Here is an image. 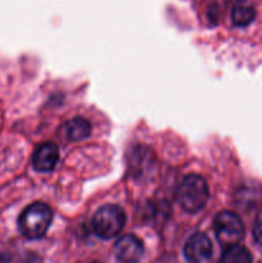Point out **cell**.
<instances>
[{
  "instance_id": "obj_1",
  "label": "cell",
  "mask_w": 262,
  "mask_h": 263,
  "mask_svg": "<svg viewBox=\"0 0 262 263\" xmlns=\"http://www.w3.org/2000/svg\"><path fill=\"white\" fill-rule=\"evenodd\" d=\"M53 220V212L45 203L36 202L23 210L18 220L21 234L27 239H40L48 231Z\"/></svg>"
},
{
  "instance_id": "obj_2",
  "label": "cell",
  "mask_w": 262,
  "mask_h": 263,
  "mask_svg": "<svg viewBox=\"0 0 262 263\" xmlns=\"http://www.w3.org/2000/svg\"><path fill=\"white\" fill-rule=\"evenodd\" d=\"M208 197V185L199 175H188L177 187V200L186 212H199L207 203Z\"/></svg>"
},
{
  "instance_id": "obj_3",
  "label": "cell",
  "mask_w": 262,
  "mask_h": 263,
  "mask_svg": "<svg viewBox=\"0 0 262 263\" xmlns=\"http://www.w3.org/2000/svg\"><path fill=\"white\" fill-rule=\"evenodd\" d=\"M126 222L125 212L116 204L100 207L92 217V229L102 239H112L122 231Z\"/></svg>"
},
{
  "instance_id": "obj_4",
  "label": "cell",
  "mask_w": 262,
  "mask_h": 263,
  "mask_svg": "<svg viewBox=\"0 0 262 263\" xmlns=\"http://www.w3.org/2000/svg\"><path fill=\"white\" fill-rule=\"evenodd\" d=\"M216 238L218 243L223 247L236 246L244 236V226L240 217L231 211H222L217 213L213 220Z\"/></svg>"
},
{
  "instance_id": "obj_5",
  "label": "cell",
  "mask_w": 262,
  "mask_h": 263,
  "mask_svg": "<svg viewBox=\"0 0 262 263\" xmlns=\"http://www.w3.org/2000/svg\"><path fill=\"white\" fill-rule=\"evenodd\" d=\"M211 254H212V244L205 234H194L185 243L184 256L189 263H203L208 261Z\"/></svg>"
},
{
  "instance_id": "obj_6",
  "label": "cell",
  "mask_w": 262,
  "mask_h": 263,
  "mask_svg": "<svg viewBox=\"0 0 262 263\" xmlns=\"http://www.w3.org/2000/svg\"><path fill=\"white\" fill-rule=\"evenodd\" d=\"M116 258L121 263H138L143 256V244L136 236L125 235L118 239L115 244Z\"/></svg>"
},
{
  "instance_id": "obj_7",
  "label": "cell",
  "mask_w": 262,
  "mask_h": 263,
  "mask_svg": "<svg viewBox=\"0 0 262 263\" xmlns=\"http://www.w3.org/2000/svg\"><path fill=\"white\" fill-rule=\"evenodd\" d=\"M59 159L58 146L51 141H45L35 149L32 156V164L36 171L49 172L57 166Z\"/></svg>"
},
{
  "instance_id": "obj_8",
  "label": "cell",
  "mask_w": 262,
  "mask_h": 263,
  "mask_svg": "<svg viewBox=\"0 0 262 263\" xmlns=\"http://www.w3.org/2000/svg\"><path fill=\"white\" fill-rule=\"evenodd\" d=\"M256 9L251 0H238L231 10V21L238 27H246L253 22Z\"/></svg>"
},
{
  "instance_id": "obj_9",
  "label": "cell",
  "mask_w": 262,
  "mask_h": 263,
  "mask_svg": "<svg viewBox=\"0 0 262 263\" xmlns=\"http://www.w3.org/2000/svg\"><path fill=\"white\" fill-rule=\"evenodd\" d=\"M66 134L72 141H81L89 138L91 134V125L82 117H74L69 120L64 126Z\"/></svg>"
},
{
  "instance_id": "obj_10",
  "label": "cell",
  "mask_w": 262,
  "mask_h": 263,
  "mask_svg": "<svg viewBox=\"0 0 262 263\" xmlns=\"http://www.w3.org/2000/svg\"><path fill=\"white\" fill-rule=\"evenodd\" d=\"M221 263H252V254L248 249L236 244L225 248Z\"/></svg>"
},
{
  "instance_id": "obj_11",
  "label": "cell",
  "mask_w": 262,
  "mask_h": 263,
  "mask_svg": "<svg viewBox=\"0 0 262 263\" xmlns=\"http://www.w3.org/2000/svg\"><path fill=\"white\" fill-rule=\"evenodd\" d=\"M253 238L257 244L262 246V210L257 215L253 225Z\"/></svg>"
},
{
  "instance_id": "obj_12",
  "label": "cell",
  "mask_w": 262,
  "mask_h": 263,
  "mask_svg": "<svg viewBox=\"0 0 262 263\" xmlns=\"http://www.w3.org/2000/svg\"><path fill=\"white\" fill-rule=\"evenodd\" d=\"M10 259H12V257L8 252L0 251V263H9Z\"/></svg>"
},
{
  "instance_id": "obj_13",
  "label": "cell",
  "mask_w": 262,
  "mask_h": 263,
  "mask_svg": "<svg viewBox=\"0 0 262 263\" xmlns=\"http://www.w3.org/2000/svg\"><path fill=\"white\" fill-rule=\"evenodd\" d=\"M92 263H100V262H92Z\"/></svg>"
}]
</instances>
